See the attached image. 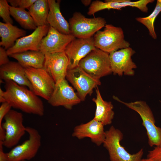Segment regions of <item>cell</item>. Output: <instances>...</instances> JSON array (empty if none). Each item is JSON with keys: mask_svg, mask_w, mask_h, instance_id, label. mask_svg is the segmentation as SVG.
<instances>
[{"mask_svg": "<svg viewBox=\"0 0 161 161\" xmlns=\"http://www.w3.org/2000/svg\"><path fill=\"white\" fill-rule=\"evenodd\" d=\"M5 83L4 97L12 107L27 113L40 116L44 115L43 102L33 91L12 80L6 81Z\"/></svg>", "mask_w": 161, "mask_h": 161, "instance_id": "1", "label": "cell"}, {"mask_svg": "<svg viewBox=\"0 0 161 161\" xmlns=\"http://www.w3.org/2000/svg\"><path fill=\"white\" fill-rule=\"evenodd\" d=\"M114 99L137 112L142 120V125L146 129L148 143L151 147L161 145V128L155 125L153 112L146 103L142 100L125 102L114 96Z\"/></svg>", "mask_w": 161, "mask_h": 161, "instance_id": "2", "label": "cell"}, {"mask_svg": "<svg viewBox=\"0 0 161 161\" xmlns=\"http://www.w3.org/2000/svg\"><path fill=\"white\" fill-rule=\"evenodd\" d=\"M104 27L103 31H98L93 36L96 48L110 54L130 47V43L124 38L121 27L111 24H106Z\"/></svg>", "mask_w": 161, "mask_h": 161, "instance_id": "3", "label": "cell"}, {"mask_svg": "<svg viewBox=\"0 0 161 161\" xmlns=\"http://www.w3.org/2000/svg\"><path fill=\"white\" fill-rule=\"evenodd\" d=\"M105 133L103 144L108 152L111 161H140L142 159L143 154V148L137 153L131 154L120 144L123 135L119 129L112 126Z\"/></svg>", "mask_w": 161, "mask_h": 161, "instance_id": "4", "label": "cell"}, {"mask_svg": "<svg viewBox=\"0 0 161 161\" xmlns=\"http://www.w3.org/2000/svg\"><path fill=\"white\" fill-rule=\"evenodd\" d=\"M4 122L0 128V136L5 137L3 141L4 146L8 148L16 145L26 131L23 123L21 112L11 109L5 116Z\"/></svg>", "mask_w": 161, "mask_h": 161, "instance_id": "5", "label": "cell"}, {"mask_svg": "<svg viewBox=\"0 0 161 161\" xmlns=\"http://www.w3.org/2000/svg\"><path fill=\"white\" fill-rule=\"evenodd\" d=\"M79 66L99 79L112 73L109 54L96 48L80 61Z\"/></svg>", "mask_w": 161, "mask_h": 161, "instance_id": "6", "label": "cell"}, {"mask_svg": "<svg viewBox=\"0 0 161 161\" xmlns=\"http://www.w3.org/2000/svg\"><path fill=\"white\" fill-rule=\"evenodd\" d=\"M69 23L71 34L79 38L93 37L106 24L104 18L100 17L87 18L79 12L73 13Z\"/></svg>", "mask_w": 161, "mask_h": 161, "instance_id": "7", "label": "cell"}, {"mask_svg": "<svg viewBox=\"0 0 161 161\" xmlns=\"http://www.w3.org/2000/svg\"><path fill=\"white\" fill-rule=\"evenodd\" d=\"M29 138L21 144L16 145L6 153L8 161L30 160L36 154L41 144V137L38 131L30 127H26Z\"/></svg>", "mask_w": 161, "mask_h": 161, "instance_id": "8", "label": "cell"}, {"mask_svg": "<svg viewBox=\"0 0 161 161\" xmlns=\"http://www.w3.org/2000/svg\"><path fill=\"white\" fill-rule=\"evenodd\" d=\"M25 70L33 92L37 96L48 101L55 85L53 79L44 68L36 69L29 67L25 68Z\"/></svg>", "mask_w": 161, "mask_h": 161, "instance_id": "9", "label": "cell"}, {"mask_svg": "<svg viewBox=\"0 0 161 161\" xmlns=\"http://www.w3.org/2000/svg\"><path fill=\"white\" fill-rule=\"evenodd\" d=\"M66 78L76 89L81 101L85 100L87 95H91L93 89L101 83L100 79L92 76L79 66L68 69Z\"/></svg>", "mask_w": 161, "mask_h": 161, "instance_id": "10", "label": "cell"}, {"mask_svg": "<svg viewBox=\"0 0 161 161\" xmlns=\"http://www.w3.org/2000/svg\"><path fill=\"white\" fill-rule=\"evenodd\" d=\"M135 52L134 50L129 47L109 54L112 70L114 75L120 76L123 75H134V69L137 66L133 61L131 57Z\"/></svg>", "mask_w": 161, "mask_h": 161, "instance_id": "11", "label": "cell"}, {"mask_svg": "<svg viewBox=\"0 0 161 161\" xmlns=\"http://www.w3.org/2000/svg\"><path fill=\"white\" fill-rule=\"evenodd\" d=\"M81 101L66 78L55 84L54 91L48 100L52 106H61L69 110Z\"/></svg>", "mask_w": 161, "mask_h": 161, "instance_id": "12", "label": "cell"}, {"mask_svg": "<svg viewBox=\"0 0 161 161\" xmlns=\"http://www.w3.org/2000/svg\"><path fill=\"white\" fill-rule=\"evenodd\" d=\"M96 48L93 36L73 40L64 51L69 60L68 70L78 66L80 61Z\"/></svg>", "mask_w": 161, "mask_h": 161, "instance_id": "13", "label": "cell"}, {"mask_svg": "<svg viewBox=\"0 0 161 161\" xmlns=\"http://www.w3.org/2000/svg\"><path fill=\"white\" fill-rule=\"evenodd\" d=\"M75 38L71 34L61 33L50 26L47 35L41 41L39 51L44 55L64 52L67 45Z\"/></svg>", "mask_w": 161, "mask_h": 161, "instance_id": "14", "label": "cell"}, {"mask_svg": "<svg viewBox=\"0 0 161 161\" xmlns=\"http://www.w3.org/2000/svg\"><path fill=\"white\" fill-rule=\"evenodd\" d=\"M49 27V25L38 27L31 34L18 39L13 47L6 50L8 56L29 50L39 51L41 41Z\"/></svg>", "mask_w": 161, "mask_h": 161, "instance_id": "15", "label": "cell"}, {"mask_svg": "<svg viewBox=\"0 0 161 161\" xmlns=\"http://www.w3.org/2000/svg\"><path fill=\"white\" fill-rule=\"evenodd\" d=\"M43 68L54 80L55 84L66 78L69 60L64 52L45 55Z\"/></svg>", "mask_w": 161, "mask_h": 161, "instance_id": "16", "label": "cell"}, {"mask_svg": "<svg viewBox=\"0 0 161 161\" xmlns=\"http://www.w3.org/2000/svg\"><path fill=\"white\" fill-rule=\"evenodd\" d=\"M154 0H140L132 1L129 0H106L104 2L95 0L92 2L89 7L87 14L94 15L97 12L105 9H121L128 6L135 7L141 11L147 13L148 9L147 5L154 1Z\"/></svg>", "mask_w": 161, "mask_h": 161, "instance_id": "17", "label": "cell"}, {"mask_svg": "<svg viewBox=\"0 0 161 161\" xmlns=\"http://www.w3.org/2000/svg\"><path fill=\"white\" fill-rule=\"evenodd\" d=\"M104 126L101 123L93 119L86 123L75 126L72 136L79 139L90 138L93 143L100 146L103 143L105 138Z\"/></svg>", "mask_w": 161, "mask_h": 161, "instance_id": "18", "label": "cell"}, {"mask_svg": "<svg viewBox=\"0 0 161 161\" xmlns=\"http://www.w3.org/2000/svg\"><path fill=\"white\" fill-rule=\"evenodd\" d=\"M0 77L4 81L12 80L32 91L31 84L26 76L25 68L18 62L10 61L7 64L1 66Z\"/></svg>", "mask_w": 161, "mask_h": 161, "instance_id": "19", "label": "cell"}, {"mask_svg": "<svg viewBox=\"0 0 161 161\" xmlns=\"http://www.w3.org/2000/svg\"><path fill=\"white\" fill-rule=\"evenodd\" d=\"M48 1L49 11L47 21L49 25L61 33L71 34L69 23L65 19L60 11V1Z\"/></svg>", "mask_w": 161, "mask_h": 161, "instance_id": "20", "label": "cell"}, {"mask_svg": "<svg viewBox=\"0 0 161 161\" xmlns=\"http://www.w3.org/2000/svg\"><path fill=\"white\" fill-rule=\"evenodd\" d=\"M96 98L92 99L95 103L96 109L93 119L100 122L104 126L110 124L114 117L113 106L111 102L103 99L97 86L96 89Z\"/></svg>", "mask_w": 161, "mask_h": 161, "instance_id": "21", "label": "cell"}, {"mask_svg": "<svg viewBox=\"0 0 161 161\" xmlns=\"http://www.w3.org/2000/svg\"><path fill=\"white\" fill-rule=\"evenodd\" d=\"M26 32L13 24L0 22V46L7 50L13 47L16 41L25 36Z\"/></svg>", "mask_w": 161, "mask_h": 161, "instance_id": "22", "label": "cell"}, {"mask_svg": "<svg viewBox=\"0 0 161 161\" xmlns=\"http://www.w3.org/2000/svg\"><path fill=\"white\" fill-rule=\"evenodd\" d=\"M18 61L24 68L36 69L44 67L45 55L40 51L29 50L9 56Z\"/></svg>", "mask_w": 161, "mask_h": 161, "instance_id": "23", "label": "cell"}, {"mask_svg": "<svg viewBox=\"0 0 161 161\" xmlns=\"http://www.w3.org/2000/svg\"><path fill=\"white\" fill-rule=\"evenodd\" d=\"M28 10L37 27L49 25L47 21L49 11L48 0H36Z\"/></svg>", "mask_w": 161, "mask_h": 161, "instance_id": "24", "label": "cell"}, {"mask_svg": "<svg viewBox=\"0 0 161 161\" xmlns=\"http://www.w3.org/2000/svg\"><path fill=\"white\" fill-rule=\"evenodd\" d=\"M11 15L24 29L35 30L37 27L29 12L25 9L10 6Z\"/></svg>", "mask_w": 161, "mask_h": 161, "instance_id": "25", "label": "cell"}, {"mask_svg": "<svg viewBox=\"0 0 161 161\" xmlns=\"http://www.w3.org/2000/svg\"><path fill=\"white\" fill-rule=\"evenodd\" d=\"M161 12V0H157L156 6L152 12L146 17H139L136 20L145 26L148 29L149 35L154 39L157 36L155 30L154 23L156 18Z\"/></svg>", "mask_w": 161, "mask_h": 161, "instance_id": "26", "label": "cell"}, {"mask_svg": "<svg viewBox=\"0 0 161 161\" xmlns=\"http://www.w3.org/2000/svg\"><path fill=\"white\" fill-rule=\"evenodd\" d=\"M6 0H0V16L6 23L13 24V21L10 17V6Z\"/></svg>", "mask_w": 161, "mask_h": 161, "instance_id": "27", "label": "cell"}, {"mask_svg": "<svg viewBox=\"0 0 161 161\" xmlns=\"http://www.w3.org/2000/svg\"><path fill=\"white\" fill-rule=\"evenodd\" d=\"M36 0H8L11 6L22 9H28L36 1Z\"/></svg>", "mask_w": 161, "mask_h": 161, "instance_id": "28", "label": "cell"}, {"mask_svg": "<svg viewBox=\"0 0 161 161\" xmlns=\"http://www.w3.org/2000/svg\"><path fill=\"white\" fill-rule=\"evenodd\" d=\"M147 158L151 161H161V145L149 151Z\"/></svg>", "mask_w": 161, "mask_h": 161, "instance_id": "29", "label": "cell"}, {"mask_svg": "<svg viewBox=\"0 0 161 161\" xmlns=\"http://www.w3.org/2000/svg\"><path fill=\"white\" fill-rule=\"evenodd\" d=\"M11 106L7 102L2 103L0 106V128L1 127L2 122L5 116L11 109Z\"/></svg>", "mask_w": 161, "mask_h": 161, "instance_id": "30", "label": "cell"}, {"mask_svg": "<svg viewBox=\"0 0 161 161\" xmlns=\"http://www.w3.org/2000/svg\"><path fill=\"white\" fill-rule=\"evenodd\" d=\"M8 55L6 50L3 47H0V66L6 64L10 61L8 58Z\"/></svg>", "mask_w": 161, "mask_h": 161, "instance_id": "31", "label": "cell"}, {"mask_svg": "<svg viewBox=\"0 0 161 161\" xmlns=\"http://www.w3.org/2000/svg\"><path fill=\"white\" fill-rule=\"evenodd\" d=\"M3 142L0 141V161H8L6 153L3 150Z\"/></svg>", "mask_w": 161, "mask_h": 161, "instance_id": "32", "label": "cell"}, {"mask_svg": "<svg viewBox=\"0 0 161 161\" xmlns=\"http://www.w3.org/2000/svg\"><path fill=\"white\" fill-rule=\"evenodd\" d=\"M4 92L1 88H0V102L1 103L5 102L4 96Z\"/></svg>", "mask_w": 161, "mask_h": 161, "instance_id": "33", "label": "cell"}, {"mask_svg": "<svg viewBox=\"0 0 161 161\" xmlns=\"http://www.w3.org/2000/svg\"><path fill=\"white\" fill-rule=\"evenodd\" d=\"M81 1L82 4L85 6H89L91 4L92 2L91 0H82Z\"/></svg>", "mask_w": 161, "mask_h": 161, "instance_id": "34", "label": "cell"}, {"mask_svg": "<svg viewBox=\"0 0 161 161\" xmlns=\"http://www.w3.org/2000/svg\"><path fill=\"white\" fill-rule=\"evenodd\" d=\"M140 161H151L149 159L147 158L146 159H141Z\"/></svg>", "mask_w": 161, "mask_h": 161, "instance_id": "35", "label": "cell"}, {"mask_svg": "<svg viewBox=\"0 0 161 161\" xmlns=\"http://www.w3.org/2000/svg\"><path fill=\"white\" fill-rule=\"evenodd\" d=\"M26 161V160H23V161Z\"/></svg>", "mask_w": 161, "mask_h": 161, "instance_id": "36", "label": "cell"}, {"mask_svg": "<svg viewBox=\"0 0 161 161\" xmlns=\"http://www.w3.org/2000/svg\"><path fill=\"white\" fill-rule=\"evenodd\" d=\"M160 103H161V102H160Z\"/></svg>", "mask_w": 161, "mask_h": 161, "instance_id": "37", "label": "cell"}]
</instances>
